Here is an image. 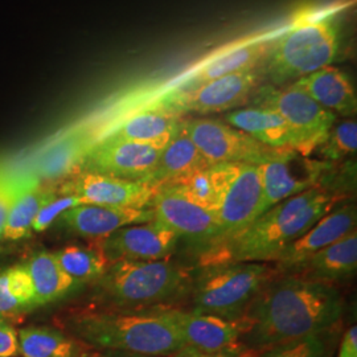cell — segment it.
<instances>
[{
    "label": "cell",
    "mask_w": 357,
    "mask_h": 357,
    "mask_svg": "<svg viewBox=\"0 0 357 357\" xmlns=\"http://www.w3.org/2000/svg\"><path fill=\"white\" fill-rule=\"evenodd\" d=\"M343 311V294L333 284L280 274L248 308L245 317L250 330L243 343L259 354L273 345L332 330Z\"/></svg>",
    "instance_id": "6da1fadb"
},
{
    "label": "cell",
    "mask_w": 357,
    "mask_h": 357,
    "mask_svg": "<svg viewBox=\"0 0 357 357\" xmlns=\"http://www.w3.org/2000/svg\"><path fill=\"white\" fill-rule=\"evenodd\" d=\"M64 331L97 351H122L147 356H169L184 348L168 307L128 310L115 307H75L61 312Z\"/></svg>",
    "instance_id": "7a4b0ae2"
},
{
    "label": "cell",
    "mask_w": 357,
    "mask_h": 357,
    "mask_svg": "<svg viewBox=\"0 0 357 357\" xmlns=\"http://www.w3.org/2000/svg\"><path fill=\"white\" fill-rule=\"evenodd\" d=\"M344 196L326 187H315L268 208L229 241L206 250L202 266L224 262H273L327 215Z\"/></svg>",
    "instance_id": "3957f363"
},
{
    "label": "cell",
    "mask_w": 357,
    "mask_h": 357,
    "mask_svg": "<svg viewBox=\"0 0 357 357\" xmlns=\"http://www.w3.org/2000/svg\"><path fill=\"white\" fill-rule=\"evenodd\" d=\"M195 273V268L169 258L114 261L98 280L90 283L93 305L128 310L172 307L190 294Z\"/></svg>",
    "instance_id": "277c9868"
},
{
    "label": "cell",
    "mask_w": 357,
    "mask_h": 357,
    "mask_svg": "<svg viewBox=\"0 0 357 357\" xmlns=\"http://www.w3.org/2000/svg\"><path fill=\"white\" fill-rule=\"evenodd\" d=\"M280 273L265 262L205 265L192 281V311L241 319L255 298Z\"/></svg>",
    "instance_id": "5b68a950"
},
{
    "label": "cell",
    "mask_w": 357,
    "mask_h": 357,
    "mask_svg": "<svg viewBox=\"0 0 357 357\" xmlns=\"http://www.w3.org/2000/svg\"><path fill=\"white\" fill-rule=\"evenodd\" d=\"M340 45V26L330 13L296 22L275 38L265 64L273 84H284L333 63Z\"/></svg>",
    "instance_id": "8992f818"
},
{
    "label": "cell",
    "mask_w": 357,
    "mask_h": 357,
    "mask_svg": "<svg viewBox=\"0 0 357 357\" xmlns=\"http://www.w3.org/2000/svg\"><path fill=\"white\" fill-rule=\"evenodd\" d=\"M255 102L275 110L287 122L293 131L295 151L303 156L318 149L336 122V115L294 84L282 89L261 86L255 91Z\"/></svg>",
    "instance_id": "52a82bcc"
},
{
    "label": "cell",
    "mask_w": 357,
    "mask_h": 357,
    "mask_svg": "<svg viewBox=\"0 0 357 357\" xmlns=\"http://www.w3.org/2000/svg\"><path fill=\"white\" fill-rule=\"evenodd\" d=\"M184 130L211 165H262L282 150L268 147L225 121L193 118L184 121Z\"/></svg>",
    "instance_id": "ba28073f"
},
{
    "label": "cell",
    "mask_w": 357,
    "mask_h": 357,
    "mask_svg": "<svg viewBox=\"0 0 357 357\" xmlns=\"http://www.w3.org/2000/svg\"><path fill=\"white\" fill-rule=\"evenodd\" d=\"M331 167V163L310 160L293 150H282L268 162L259 165L262 180L259 216L289 197L315 187H323Z\"/></svg>",
    "instance_id": "9c48e42d"
},
{
    "label": "cell",
    "mask_w": 357,
    "mask_h": 357,
    "mask_svg": "<svg viewBox=\"0 0 357 357\" xmlns=\"http://www.w3.org/2000/svg\"><path fill=\"white\" fill-rule=\"evenodd\" d=\"M265 69L234 73L208 81L188 91L169 90L160 101L180 115L220 113L241 106L259 88Z\"/></svg>",
    "instance_id": "30bf717a"
},
{
    "label": "cell",
    "mask_w": 357,
    "mask_h": 357,
    "mask_svg": "<svg viewBox=\"0 0 357 357\" xmlns=\"http://www.w3.org/2000/svg\"><path fill=\"white\" fill-rule=\"evenodd\" d=\"M163 149L151 143L103 138L93 144L77 172H97L143 183L155 169Z\"/></svg>",
    "instance_id": "8fae6325"
},
{
    "label": "cell",
    "mask_w": 357,
    "mask_h": 357,
    "mask_svg": "<svg viewBox=\"0 0 357 357\" xmlns=\"http://www.w3.org/2000/svg\"><path fill=\"white\" fill-rule=\"evenodd\" d=\"M168 315L175 323L184 347L208 354L246 349L243 339L250 330V321L246 317L241 319H224L209 314L183 311L175 307H168Z\"/></svg>",
    "instance_id": "7c38bea8"
},
{
    "label": "cell",
    "mask_w": 357,
    "mask_h": 357,
    "mask_svg": "<svg viewBox=\"0 0 357 357\" xmlns=\"http://www.w3.org/2000/svg\"><path fill=\"white\" fill-rule=\"evenodd\" d=\"M261 200L262 180L259 165L240 163L218 208L220 233L216 243L209 249L229 241L246 229L259 216Z\"/></svg>",
    "instance_id": "4fadbf2b"
},
{
    "label": "cell",
    "mask_w": 357,
    "mask_h": 357,
    "mask_svg": "<svg viewBox=\"0 0 357 357\" xmlns=\"http://www.w3.org/2000/svg\"><path fill=\"white\" fill-rule=\"evenodd\" d=\"M180 237L163 224L153 220L144 224L128 225L115 230L110 236L94 240L107 257L109 262L158 261L167 259L175 253Z\"/></svg>",
    "instance_id": "5bb4252c"
},
{
    "label": "cell",
    "mask_w": 357,
    "mask_h": 357,
    "mask_svg": "<svg viewBox=\"0 0 357 357\" xmlns=\"http://www.w3.org/2000/svg\"><path fill=\"white\" fill-rule=\"evenodd\" d=\"M59 190L76 195L85 204L141 209L150 206L155 190L142 181L78 171L57 183Z\"/></svg>",
    "instance_id": "9a60e30c"
},
{
    "label": "cell",
    "mask_w": 357,
    "mask_h": 357,
    "mask_svg": "<svg viewBox=\"0 0 357 357\" xmlns=\"http://www.w3.org/2000/svg\"><path fill=\"white\" fill-rule=\"evenodd\" d=\"M150 208L158 222L174 230L178 237H188L209 246L216 243L220 225L216 213L195 204L169 185L155 190Z\"/></svg>",
    "instance_id": "2e32d148"
},
{
    "label": "cell",
    "mask_w": 357,
    "mask_h": 357,
    "mask_svg": "<svg viewBox=\"0 0 357 357\" xmlns=\"http://www.w3.org/2000/svg\"><path fill=\"white\" fill-rule=\"evenodd\" d=\"M275 38L273 35L248 38L217 52L203 64L196 66L172 90L188 91L220 77L261 69L268 61Z\"/></svg>",
    "instance_id": "e0dca14e"
},
{
    "label": "cell",
    "mask_w": 357,
    "mask_h": 357,
    "mask_svg": "<svg viewBox=\"0 0 357 357\" xmlns=\"http://www.w3.org/2000/svg\"><path fill=\"white\" fill-rule=\"evenodd\" d=\"M356 204L351 200L335 205L331 211L314 224L305 234L294 241L274 264L280 274H286L310 255L339 241L356 230Z\"/></svg>",
    "instance_id": "ac0fdd59"
},
{
    "label": "cell",
    "mask_w": 357,
    "mask_h": 357,
    "mask_svg": "<svg viewBox=\"0 0 357 357\" xmlns=\"http://www.w3.org/2000/svg\"><path fill=\"white\" fill-rule=\"evenodd\" d=\"M153 218V211L150 206L134 209L81 204L66 211L59 217L56 224L75 236L94 241L110 236L115 230L128 225L150 222Z\"/></svg>",
    "instance_id": "d6986e66"
},
{
    "label": "cell",
    "mask_w": 357,
    "mask_h": 357,
    "mask_svg": "<svg viewBox=\"0 0 357 357\" xmlns=\"http://www.w3.org/2000/svg\"><path fill=\"white\" fill-rule=\"evenodd\" d=\"M184 119L181 115L158 100L153 105L123 118L116 126L105 132L100 139L109 138L141 142L166 147L167 143L181 128Z\"/></svg>",
    "instance_id": "ffe728a7"
},
{
    "label": "cell",
    "mask_w": 357,
    "mask_h": 357,
    "mask_svg": "<svg viewBox=\"0 0 357 357\" xmlns=\"http://www.w3.org/2000/svg\"><path fill=\"white\" fill-rule=\"evenodd\" d=\"M357 268V233L351 231L339 241L310 255L286 274L306 281L336 284L355 275Z\"/></svg>",
    "instance_id": "44dd1931"
},
{
    "label": "cell",
    "mask_w": 357,
    "mask_h": 357,
    "mask_svg": "<svg viewBox=\"0 0 357 357\" xmlns=\"http://www.w3.org/2000/svg\"><path fill=\"white\" fill-rule=\"evenodd\" d=\"M96 143L88 131L76 130L53 142L38 156L33 175L44 183H60L76 174L84 156Z\"/></svg>",
    "instance_id": "7402d4cb"
},
{
    "label": "cell",
    "mask_w": 357,
    "mask_h": 357,
    "mask_svg": "<svg viewBox=\"0 0 357 357\" xmlns=\"http://www.w3.org/2000/svg\"><path fill=\"white\" fill-rule=\"evenodd\" d=\"M294 85L333 114L337 113L344 116L356 114L355 88L349 77L337 68L331 65L321 68L318 72L296 79Z\"/></svg>",
    "instance_id": "603a6c76"
},
{
    "label": "cell",
    "mask_w": 357,
    "mask_h": 357,
    "mask_svg": "<svg viewBox=\"0 0 357 357\" xmlns=\"http://www.w3.org/2000/svg\"><path fill=\"white\" fill-rule=\"evenodd\" d=\"M209 166L211 163L195 146L184 126H181L162 150L155 169L143 183L156 190Z\"/></svg>",
    "instance_id": "cb8c5ba5"
},
{
    "label": "cell",
    "mask_w": 357,
    "mask_h": 357,
    "mask_svg": "<svg viewBox=\"0 0 357 357\" xmlns=\"http://www.w3.org/2000/svg\"><path fill=\"white\" fill-rule=\"evenodd\" d=\"M225 122L268 147L295 151L291 128L273 109L257 106L234 110L225 115Z\"/></svg>",
    "instance_id": "d4e9b609"
},
{
    "label": "cell",
    "mask_w": 357,
    "mask_h": 357,
    "mask_svg": "<svg viewBox=\"0 0 357 357\" xmlns=\"http://www.w3.org/2000/svg\"><path fill=\"white\" fill-rule=\"evenodd\" d=\"M23 357H94L97 349L70 333L47 326H29L17 332Z\"/></svg>",
    "instance_id": "484cf974"
},
{
    "label": "cell",
    "mask_w": 357,
    "mask_h": 357,
    "mask_svg": "<svg viewBox=\"0 0 357 357\" xmlns=\"http://www.w3.org/2000/svg\"><path fill=\"white\" fill-rule=\"evenodd\" d=\"M240 163H217L167 184L195 204L216 213Z\"/></svg>",
    "instance_id": "4316f807"
},
{
    "label": "cell",
    "mask_w": 357,
    "mask_h": 357,
    "mask_svg": "<svg viewBox=\"0 0 357 357\" xmlns=\"http://www.w3.org/2000/svg\"><path fill=\"white\" fill-rule=\"evenodd\" d=\"M56 190L57 184L40 181L38 176L32 174V178L16 196L10 208L3 231V240L19 241L28 237L32 231V225L38 211Z\"/></svg>",
    "instance_id": "83f0119b"
},
{
    "label": "cell",
    "mask_w": 357,
    "mask_h": 357,
    "mask_svg": "<svg viewBox=\"0 0 357 357\" xmlns=\"http://www.w3.org/2000/svg\"><path fill=\"white\" fill-rule=\"evenodd\" d=\"M24 264L33 286L36 307L60 301L79 286L59 265L53 252L40 250Z\"/></svg>",
    "instance_id": "f1b7e54d"
},
{
    "label": "cell",
    "mask_w": 357,
    "mask_h": 357,
    "mask_svg": "<svg viewBox=\"0 0 357 357\" xmlns=\"http://www.w3.org/2000/svg\"><path fill=\"white\" fill-rule=\"evenodd\" d=\"M59 265L81 286L98 280L110 265L102 249L90 241L88 246L69 245L53 252Z\"/></svg>",
    "instance_id": "f546056e"
},
{
    "label": "cell",
    "mask_w": 357,
    "mask_h": 357,
    "mask_svg": "<svg viewBox=\"0 0 357 357\" xmlns=\"http://www.w3.org/2000/svg\"><path fill=\"white\" fill-rule=\"evenodd\" d=\"M330 331L318 332L273 345L259 352L257 357H330L332 354Z\"/></svg>",
    "instance_id": "4dcf8cb0"
},
{
    "label": "cell",
    "mask_w": 357,
    "mask_h": 357,
    "mask_svg": "<svg viewBox=\"0 0 357 357\" xmlns=\"http://www.w3.org/2000/svg\"><path fill=\"white\" fill-rule=\"evenodd\" d=\"M324 162H342L356 153L357 123L355 119H345L337 125L333 123L326 139L318 146Z\"/></svg>",
    "instance_id": "1f68e13d"
},
{
    "label": "cell",
    "mask_w": 357,
    "mask_h": 357,
    "mask_svg": "<svg viewBox=\"0 0 357 357\" xmlns=\"http://www.w3.org/2000/svg\"><path fill=\"white\" fill-rule=\"evenodd\" d=\"M81 204H85L82 199H79L76 195L60 191L59 185H57L56 192L38 211V216L35 218L33 225H32V231L40 233V231H44V230L51 228L53 224H56L59 217L65 213L66 211Z\"/></svg>",
    "instance_id": "d6a6232c"
},
{
    "label": "cell",
    "mask_w": 357,
    "mask_h": 357,
    "mask_svg": "<svg viewBox=\"0 0 357 357\" xmlns=\"http://www.w3.org/2000/svg\"><path fill=\"white\" fill-rule=\"evenodd\" d=\"M3 280L7 291L16 301V303L22 307L23 311L36 308L33 286L26 264L4 268Z\"/></svg>",
    "instance_id": "836d02e7"
},
{
    "label": "cell",
    "mask_w": 357,
    "mask_h": 357,
    "mask_svg": "<svg viewBox=\"0 0 357 357\" xmlns=\"http://www.w3.org/2000/svg\"><path fill=\"white\" fill-rule=\"evenodd\" d=\"M31 178L32 172L19 175L0 167V241L3 240V231L13 200Z\"/></svg>",
    "instance_id": "e575fe53"
},
{
    "label": "cell",
    "mask_w": 357,
    "mask_h": 357,
    "mask_svg": "<svg viewBox=\"0 0 357 357\" xmlns=\"http://www.w3.org/2000/svg\"><path fill=\"white\" fill-rule=\"evenodd\" d=\"M19 352V335L10 320L0 318V357H16Z\"/></svg>",
    "instance_id": "d590c367"
},
{
    "label": "cell",
    "mask_w": 357,
    "mask_h": 357,
    "mask_svg": "<svg viewBox=\"0 0 357 357\" xmlns=\"http://www.w3.org/2000/svg\"><path fill=\"white\" fill-rule=\"evenodd\" d=\"M3 268H0V318L10 320L23 312L22 307L16 303V301L8 294L4 280H3Z\"/></svg>",
    "instance_id": "8d00e7d4"
},
{
    "label": "cell",
    "mask_w": 357,
    "mask_h": 357,
    "mask_svg": "<svg viewBox=\"0 0 357 357\" xmlns=\"http://www.w3.org/2000/svg\"><path fill=\"white\" fill-rule=\"evenodd\" d=\"M259 354H257L255 351L246 348L238 352H218V354H208V352H202V351H196L188 347L181 348L178 352L165 357H257Z\"/></svg>",
    "instance_id": "74e56055"
},
{
    "label": "cell",
    "mask_w": 357,
    "mask_h": 357,
    "mask_svg": "<svg viewBox=\"0 0 357 357\" xmlns=\"http://www.w3.org/2000/svg\"><path fill=\"white\" fill-rule=\"evenodd\" d=\"M337 357H357V328L352 326L345 332L339 347Z\"/></svg>",
    "instance_id": "f35d334b"
},
{
    "label": "cell",
    "mask_w": 357,
    "mask_h": 357,
    "mask_svg": "<svg viewBox=\"0 0 357 357\" xmlns=\"http://www.w3.org/2000/svg\"><path fill=\"white\" fill-rule=\"evenodd\" d=\"M94 357H155L132 354V352H122V351H97Z\"/></svg>",
    "instance_id": "ab89813d"
}]
</instances>
